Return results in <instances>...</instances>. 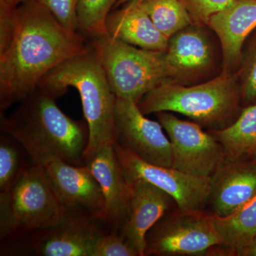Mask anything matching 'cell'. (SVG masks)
<instances>
[{
  "mask_svg": "<svg viewBox=\"0 0 256 256\" xmlns=\"http://www.w3.org/2000/svg\"><path fill=\"white\" fill-rule=\"evenodd\" d=\"M14 28L0 50V112L32 94L66 60L90 48L86 36L60 24L38 0L15 9Z\"/></svg>",
  "mask_w": 256,
  "mask_h": 256,
  "instance_id": "cell-1",
  "label": "cell"
},
{
  "mask_svg": "<svg viewBox=\"0 0 256 256\" xmlns=\"http://www.w3.org/2000/svg\"><path fill=\"white\" fill-rule=\"evenodd\" d=\"M56 99L37 87L11 114H1L2 132L23 146L32 164L44 166L57 160L85 165L89 138L86 122L64 114Z\"/></svg>",
  "mask_w": 256,
  "mask_h": 256,
  "instance_id": "cell-2",
  "label": "cell"
},
{
  "mask_svg": "<svg viewBox=\"0 0 256 256\" xmlns=\"http://www.w3.org/2000/svg\"><path fill=\"white\" fill-rule=\"evenodd\" d=\"M69 87L78 90L88 128L86 161L101 148L116 144V96L92 45L85 53L66 60L52 70L38 86L56 98L66 94Z\"/></svg>",
  "mask_w": 256,
  "mask_h": 256,
  "instance_id": "cell-3",
  "label": "cell"
},
{
  "mask_svg": "<svg viewBox=\"0 0 256 256\" xmlns=\"http://www.w3.org/2000/svg\"><path fill=\"white\" fill-rule=\"evenodd\" d=\"M242 105L235 75L222 73L191 86L168 80L146 94L138 104L143 114L178 112L212 130L233 124L242 110Z\"/></svg>",
  "mask_w": 256,
  "mask_h": 256,
  "instance_id": "cell-4",
  "label": "cell"
},
{
  "mask_svg": "<svg viewBox=\"0 0 256 256\" xmlns=\"http://www.w3.org/2000/svg\"><path fill=\"white\" fill-rule=\"evenodd\" d=\"M68 212L57 198L44 166L30 164L12 188L0 193L1 242L55 225Z\"/></svg>",
  "mask_w": 256,
  "mask_h": 256,
  "instance_id": "cell-5",
  "label": "cell"
},
{
  "mask_svg": "<svg viewBox=\"0 0 256 256\" xmlns=\"http://www.w3.org/2000/svg\"><path fill=\"white\" fill-rule=\"evenodd\" d=\"M90 40L116 98L138 104L146 94L172 80L166 52L143 50L108 34Z\"/></svg>",
  "mask_w": 256,
  "mask_h": 256,
  "instance_id": "cell-6",
  "label": "cell"
},
{
  "mask_svg": "<svg viewBox=\"0 0 256 256\" xmlns=\"http://www.w3.org/2000/svg\"><path fill=\"white\" fill-rule=\"evenodd\" d=\"M164 216L146 234L144 256H200L222 246L213 215L178 210Z\"/></svg>",
  "mask_w": 256,
  "mask_h": 256,
  "instance_id": "cell-7",
  "label": "cell"
},
{
  "mask_svg": "<svg viewBox=\"0 0 256 256\" xmlns=\"http://www.w3.org/2000/svg\"><path fill=\"white\" fill-rule=\"evenodd\" d=\"M100 222L86 212L69 210L60 223L15 240L18 254L40 256H92L98 239L106 234Z\"/></svg>",
  "mask_w": 256,
  "mask_h": 256,
  "instance_id": "cell-8",
  "label": "cell"
},
{
  "mask_svg": "<svg viewBox=\"0 0 256 256\" xmlns=\"http://www.w3.org/2000/svg\"><path fill=\"white\" fill-rule=\"evenodd\" d=\"M169 138L172 168L194 176L210 178L227 159L222 143L196 122L178 118L170 112L156 114Z\"/></svg>",
  "mask_w": 256,
  "mask_h": 256,
  "instance_id": "cell-9",
  "label": "cell"
},
{
  "mask_svg": "<svg viewBox=\"0 0 256 256\" xmlns=\"http://www.w3.org/2000/svg\"><path fill=\"white\" fill-rule=\"evenodd\" d=\"M116 154L128 182L141 178L172 197L178 210L201 212L210 200V178L186 174L172 166L150 164L114 144Z\"/></svg>",
  "mask_w": 256,
  "mask_h": 256,
  "instance_id": "cell-10",
  "label": "cell"
},
{
  "mask_svg": "<svg viewBox=\"0 0 256 256\" xmlns=\"http://www.w3.org/2000/svg\"><path fill=\"white\" fill-rule=\"evenodd\" d=\"M159 121L152 120L133 101L116 98L114 140L150 164L172 166L171 142Z\"/></svg>",
  "mask_w": 256,
  "mask_h": 256,
  "instance_id": "cell-11",
  "label": "cell"
},
{
  "mask_svg": "<svg viewBox=\"0 0 256 256\" xmlns=\"http://www.w3.org/2000/svg\"><path fill=\"white\" fill-rule=\"evenodd\" d=\"M204 26L193 24L169 38L166 57L172 72V82L193 85L214 70L216 50Z\"/></svg>",
  "mask_w": 256,
  "mask_h": 256,
  "instance_id": "cell-12",
  "label": "cell"
},
{
  "mask_svg": "<svg viewBox=\"0 0 256 256\" xmlns=\"http://www.w3.org/2000/svg\"><path fill=\"white\" fill-rule=\"evenodd\" d=\"M44 168L57 198L64 206L86 212L104 222V195L86 165L78 166L55 160L46 163Z\"/></svg>",
  "mask_w": 256,
  "mask_h": 256,
  "instance_id": "cell-13",
  "label": "cell"
},
{
  "mask_svg": "<svg viewBox=\"0 0 256 256\" xmlns=\"http://www.w3.org/2000/svg\"><path fill=\"white\" fill-rule=\"evenodd\" d=\"M128 183L130 202L121 234L140 256H144L146 234L175 202L168 193L146 180L137 178Z\"/></svg>",
  "mask_w": 256,
  "mask_h": 256,
  "instance_id": "cell-14",
  "label": "cell"
},
{
  "mask_svg": "<svg viewBox=\"0 0 256 256\" xmlns=\"http://www.w3.org/2000/svg\"><path fill=\"white\" fill-rule=\"evenodd\" d=\"M220 41L222 74L235 75L242 62L244 44L256 28V0H236L207 24Z\"/></svg>",
  "mask_w": 256,
  "mask_h": 256,
  "instance_id": "cell-15",
  "label": "cell"
},
{
  "mask_svg": "<svg viewBox=\"0 0 256 256\" xmlns=\"http://www.w3.org/2000/svg\"><path fill=\"white\" fill-rule=\"evenodd\" d=\"M210 200L213 214L225 217L256 195V160L227 158L210 176Z\"/></svg>",
  "mask_w": 256,
  "mask_h": 256,
  "instance_id": "cell-16",
  "label": "cell"
},
{
  "mask_svg": "<svg viewBox=\"0 0 256 256\" xmlns=\"http://www.w3.org/2000/svg\"><path fill=\"white\" fill-rule=\"evenodd\" d=\"M85 165L97 180L104 195V222L116 228L122 225L129 212L130 188L114 144L101 148L86 159Z\"/></svg>",
  "mask_w": 256,
  "mask_h": 256,
  "instance_id": "cell-17",
  "label": "cell"
},
{
  "mask_svg": "<svg viewBox=\"0 0 256 256\" xmlns=\"http://www.w3.org/2000/svg\"><path fill=\"white\" fill-rule=\"evenodd\" d=\"M109 36L132 46L154 52H166L169 38L156 28L140 2L126 3L111 12L106 23Z\"/></svg>",
  "mask_w": 256,
  "mask_h": 256,
  "instance_id": "cell-18",
  "label": "cell"
},
{
  "mask_svg": "<svg viewBox=\"0 0 256 256\" xmlns=\"http://www.w3.org/2000/svg\"><path fill=\"white\" fill-rule=\"evenodd\" d=\"M210 133L222 143L228 159L256 158V102L242 108L236 120L228 127Z\"/></svg>",
  "mask_w": 256,
  "mask_h": 256,
  "instance_id": "cell-19",
  "label": "cell"
},
{
  "mask_svg": "<svg viewBox=\"0 0 256 256\" xmlns=\"http://www.w3.org/2000/svg\"><path fill=\"white\" fill-rule=\"evenodd\" d=\"M212 215L222 246L236 255L256 238V195L232 214Z\"/></svg>",
  "mask_w": 256,
  "mask_h": 256,
  "instance_id": "cell-20",
  "label": "cell"
},
{
  "mask_svg": "<svg viewBox=\"0 0 256 256\" xmlns=\"http://www.w3.org/2000/svg\"><path fill=\"white\" fill-rule=\"evenodd\" d=\"M140 4L156 28L168 38L194 24L184 0H142Z\"/></svg>",
  "mask_w": 256,
  "mask_h": 256,
  "instance_id": "cell-21",
  "label": "cell"
},
{
  "mask_svg": "<svg viewBox=\"0 0 256 256\" xmlns=\"http://www.w3.org/2000/svg\"><path fill=\"white\" fill-rule=\"evenodd\" d=\"M30 164L23 146L2 133L0 137V193L12 188Z\"/></svg>",
  "mask_w": 256,
  "mask_h": 256,
  "instance_id": "cell-22",
  "label": "cell"
},
{
  "mask_svg": "<svg viewBox=\"0 0 256 256\" xmlns=\"http://www.w3.org/2000/svg\"><path fill=\"white\" fill-rule=\"evenodd\" d=\"M118 0H78V32L90 40L107 34L106 23Z\"/></svg>",
  "mask_w": 256,
  "mask_h": 256,
  "instance_id": "cell-23",
  "label": "cell"
},
{
  "mask_svg": "<svg viewBox=\"0 0 256 256\" xmlns=\"http://www.w3.org/2000/svg\"><path fill=\"white\" fill-rule=\"evenodd\" d=\"M236 78L240 88L242 106L256 102V28L247 38Z\"/></svg>",
  "mask_w": 256,
  "mask_h": 256,
  "instance_id": "cell-24",
  "label": "cell"
},
{
  "mask_svg": "<svg viewBox=\"0 0 256 256\" xmlns=\"http://www.w3.org/2000/svg\"><path fill=\"white\" fill-rule=\"evenodd\" d=\"M64 28L78 32V0H38Z\"/></svg>",
  "mask_w": 256,
  "mask_h": 256,
  "instance_id": "cell-25",
  "label": "cell"
},
{
  "mask_svg": "<svg viewBox=\"0 0 256 256\" xmlns=\"http://www.w3.org/2000/svg\"><path fill=\"white\" fill-rule=\"evenodd\" d=\"M92 256H140L122 234L106 232L96 242Z\"/></svg>",
  "mask_w": 256,
  "mask_h": 256,
  "instance_id": "cell-26",
  "label": "cell"
},
{
  "mask_svg": "<svg viewBox=\"0 0 256 256\" xmlns=\"http://www.w3.org/2000/svg\"><path fill=\"white\" fill-rule=\"evenodd\" d=\"M195 24L207 26L212 16L226 9L236 0H184Z\"/></svg>",
  "mask_w": 256,
  "mask_h": 256,
  "instance_id": "cell-27",
  "label": "cell"
},
{
  "mask_svg": "<svg viewBox=\"0 0 256 256\" xmlns=\"http://www.w3.org/2000/svg\"><path fill=\"white\" fill-rule=\"evenodd\" d=\"M237 256H256V238L246 248L239 252Z\"/></svg>",
  "mask_w": 256,
  "mask_h": 256,
  "instance_id": "cell-28",
  "label": "cell"
},
{
  "mask_svg": "<svg viewBox=\"0 0 256 256\" xmlns=\"http://www.w3.org/2000/svg\"><path fill=\"white\" fill-rule=\"evenodd\" d=\"M31 0H0V4L5 5L9 8H16L18 5Z\"/></svg>",
  "mask_w": 256,
  "mask_h": 256,
  "instance_id": "cell-29",
  "label": "cell"
},
{
  "mask_svg": "<svg viewBox=\"0 0 256 256\" xmlns=\"http://www.w3.org/2000/svg\"><path fill=\"white\" fill-rule=\"evenodd\" d=\"M142 0H118V2L116 3V6H120V5H122L124 4H126V3L128 2H141Z\"/></svg>",
  "mask_w": 256,
  "mask_h": 256,
  "instance_id": "cell-30",
  "label": "cell"
},
{
  "mask_svg": "<svg viewBox=\"0 0 256 256\" xmlns=\"http://www.w3.org/2000/svg\"></svg>",
  "mask_w": 256,
  "mask_h": 256,
  "instance_id": "cell-31",
  "label": "cell"
}]
</instances>
